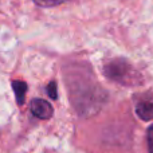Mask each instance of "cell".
Wrapping results in <instances>:
<instances>
[{
  "instance_id": "cell-1",
  "label": "cell",
  "mask_w": 153,
  "mask_h": 153,
  "mask_svg": "<svg viewBox=\"0 0 153 153\" xmlns=\"http://www.w3.org/2000/svg\"><path fill=\"white\" fill-rule=\"evenodd\" d=\"M105 75L109 79L118 83H132L133 78H134V70L130 63H128L125 59H114V61L109 62L103 69Z\"/></svg>"
},
{
  "instance_id": "cell-2",
  "label": "cell",
  "mask_w": 153,
  "mask_h": 153,
  "mask_svg": "<svg viewBox=\"0 0 153 153\" xmlns=\"http://www.w3.org/2000/svg\"><path fill=\"white\" fill-rule=\"evenodd\" d=\"M30 110L34 117L39 120H50L54 114L53 106L48 101L42 100V98H35L30 103Z\"/></svg>"
},
{
  "instance_id": "cell-3",
  "label": "cell",
  "mask_w": 153,
  "mask_h": 153,
  "mask_svg": "<svg viewBox=\"0 0 153 153\" xmlns=\"http://www.w3.org/2000/svg\"><path fill=\"white\" fill-rule=\"evenodd\" d=\"M136 114L144 121L153 120V94L138 101L136 105Z\"/></svg>"
},
{
  "instance_id": "cell-4",
  "label": "cell",
  "mask_w": 153,
  "mask_h": 153,
  "mask_svg": "<svg viewBox=\"0 0 153 153\" xmlns=\"http://www.w3.org/2000/svg\"><path fill=\"white\" fill-rule=\"evenodd\" d=\"M12 87L15 91V97L18 101L19 105L24 103V98H26V93H27V85L23 81H13L12 82Z\"/></svg>"
},
{
  "instance_id": "cell-5",
  "label": "cell",
  "mask_w": 153,
  "mask_h": 153,
  "mask_svg": "<svg viewBox=\"0 0 153 153\" xmlns=\"http://www.w3.org/2000/svg\"><path fill=\"white\" fill-rule=\"evenodd\" d=\"M36 5L43 8H50V7H56V5H61L63 3L69 1V0H32Z\"/></svg>"
},
{
  "instance_id": "cell-6",
  "label": "cell",
  "mask_w": 153,
  "mask_h": 153,
  "mask_svg": "<svg viewBox=\"0 0 153 153\" xmlns=\"http://www.w3.org/2000/svg\"><path fill=\"white\" fill-rule=\"evenodd\" d=\"M56 83L55 82H50L47 86V94L50 95V98H53V100H56V97H58V91H56Z\"/></svg>"
},
{
  "instance_id": "cell-7",
  "label": "cell",
  "mask_w": 153,
  "mask_h": 153,
  "mask_svg": "<svg viewBox=\"0 0 153 153\" xmlns=\"http://www.w3.org/2000/svg\"><path fill=\"white\" fill-rule=\"evenodd\" d=\"M146 140H148L149 153H153V124L148 128V132H146Z\"/></svg>"
}]
</instances>
